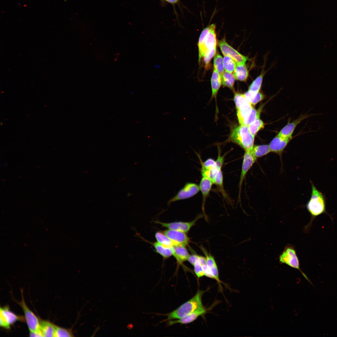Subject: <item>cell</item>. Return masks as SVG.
<instances>
[{
	"mask_svg": "<svg viewBox=\"0 0 337 337\" xmlns=\"http://www.w3.org/2000/svg\"><path fill=\"white\" fill-rule=\"evenodd\" d=\"M279 261L281 264H286L291 267L298 270L304 277L311 284H312L307 276L301 271L300 268L299 260L294 246L288 244L285 246L284 250L279 256Z\"/></svg>",
	"mask_w": 337,
	"mask_h": 337,
	"instance_id": "cell-4",
	"label": "cell"
},
{
	"mask_svg": "<svg viewBox=\"0 0 337 337\" xmlns=\"http://www.w3.org/2000/svg\"><path fill=\"white\" fill-rule=\"evenodd\" d=\"M310 198L306 205V207L311 216L309 223L305 227L306 232L309 231L313 220L318 216L323 213L330 216L326 209V198L325 195L319 191L312 182Z\"/></svg>",
	"mask_w": 337,
	"mask_h": 337,
	"instance_id": "cell-1",
	"label": "cell"
},
{
	"mask_svg": "<svg viewBox=\"0 0 337 337\" xmlns=\"http://www.w3.org/2000/svg\"><path fill=\"white\" fill-rule=\"evenodd\" d=\"M72 329H66L56 326L55 337H74Z\"/></svg>",
	"mask_w": 337,
	"mask_h": 337,
	"instance_id": "cell-34",
	"label": "cell"
},
{
	"mask_svg": "<svg viewBox=\"0 0 337 337\" xmlns=\"http://www.w3.org/2000/svg\"><path fill=\"white\" fill-rule=\"evenodd\" d=\"M251 151L256 159L265 155L271 152L269 145L267 144L254 145Z\"/></svg>",
	"mask_w": 337,
	"mask_h": 337,
	"instance_id": "cell-25",
	"label": "cell"
},
{
	"mask_svg": "<svg viewBox=\"0 0 337 337\" xmlns=\"http://www.w3.org/2000/svg\"><path fill=\"white\" fill-rule=\"evenodd\" d=\"M157 242L164 246L173 247L174 244L170 239L163 232H157L155 234Z\"/></svg>",
	"mask_w": 337,
	"mask_h": 337,
	"instance_id": "cell-30",
	"label": "cell"
},
{
	"mask_svg": "<svg viewBox=\"0 0 337 337\" xmlns=\"http://www.w3.org/2000/svg\"><path fill=\"white\" fill-rule=\"evenodd\" d=\"M263 107V105H261L257 110L253 107L250 113L240 123V125L248 126L255 120L259 119Z\"/></svg>",
	"mask_w": 337,
	"mask_h": 337,
	"instance_id": "cell-22",
	"label": "cell"
},
{
	"mask_svg": "<svg viewBox=\"0 0 337 337\" xmlns=\"http://www.w3.org/2000/svg\"><path fill=\"white\" fill-rule=\"evenodd\" d=\"M206 312L207 309L203 306L181 318L168 320V325L171 326L177 324H186L191 323L200 316L205 314Z\"/></svg>",
	"mask_w": 337,
	"mask_h": 337,
	"instance_id": "cell-14",
	"label": "cell"
},
{
	"mask_svg": "<svg viewBox=\"0 0 337 337\" xmlns=\"http://www.w3.org/2000/svg\"><path fill=\"white\" fill-rule=\"evenodd\" d=\"M24 320L9 310L7 307L0 308V325L6 329H9L10 325L18 320Z\"/></svg>",
	"mask_w": 337,
	"mask_h": 337,
	"instance_id": "cell-12",
	"label": "cell"
},
{
	"mask_svg": "<svg viewBox=\"0 0 337 337\" xmlns=\"http://www.w3.org/2000/svg\"><path fill=\"white\" fill-rule=\"evenodd\" d=\"M204 292L203 291L198 290L192 298L177 308L170 312L163 314L167 317L165 321L181 318L203 306L202 298Z\"/></svg>",
	"mask_w": 337,
	"mask_h": 337,
	"instance_id": "cell-2",
	"label": "cell"
},
{
	"mask_svg": "<svg viewBox=\"0 0 337 337\" xmlns=\"http://www.w3.org/2000/svg\"><path fill=\"white\" fill-rule=\"evenodd\" d=\"M202 250L205 255L206 264L213 279L219 282L218 268L214 258L207 252L202 247Z\"/></svg>",
	"mask_w": 337,
	"mask_h": 337,
	"instance_id": "cell-16",
	"label": "cell"
},
{
	"mask_svg": "<svg viewBox=\"0 0 337 337\" xmlns=\"http://www.w3.org/2000/svg\"><path fill=\"white\" fill-rule=\"evenodd\" d=\"M173 247V255L176 259L178 265H181L184 262L188 261L190 255L185 246L174 245Z\"/></svg>",
	"mask_w": 337,
	"mask_h": 337,
	"instance_id": "cell-18",
	"label": "cell"
},
{
	"mask_svg": "<svg viewBox=\"0 0 337 337\" xmlns=\"http://www.w3.org/2000/svg\"><path fill=\"white\" fill-rule=\"evenodd\" d=\"M213 66L214 69H216L220 75L224 72L223 59L218 53H217L214 56Z\"/></svg>",
	"mask_w": 337,
	"mask_h": 337,
	"instance_id": "cell-31",
	"label": "cell"
},
{
	"mask_svg": "<svg viewBox=\"0 0 337 337\" xmlns=\"http://www.w3.org/2000/svg\"><path fill=\"white\" fill-rule=\"evenodd\" d=\"M234 100L236 109L249 102L245 97L244 94L238 93H235Z\"/></svg>",
	"mask_w": 337,
	"mask_h": 337,
	"instance_id": "cell-37",
	"label": "cell"
},
{
	"mask_svg": "<svg viewBox=\"0 0 337 337\" xmlns=\"http://www.w3.org/2000/svg\"><path fill=\"white\" fill-rule=\"evenodd\" d=\"M201 217L198 216L193 220L189 222H178L170 223L162 222L159 221H154L156 223L159 224L162 227L168 229L180 231L185 233L188 232L195 224L196 221Z\"/></svg>",
	"mask_w": 337,
	"mask_h": 337,
	"instance_id": "cell-10",
	"label": "cell"
},
{
	"mask_svg": "<svg viewBox=\"0 0 337 337\" xmlns=\"http://www.w3.org/2000/svg\"><path fill=\"white\" fill-rule=\"evenodd\" d=\"M163 232L172 241L174 245L186 246L190 242V239L186 233L168 229Z\"/></svg>",
	"mask_w": 337,
	"mask_h": 337,
	"instance_id": "cell-11",
	"label": "cell"
},
{
	"mask_svg": "<svg viewBox=\"0 0 337 337\" xmlns=\"http://www.w3.org/2000/svg\"><path fill=\"white\" fill-rule=\"evenodd\" d=\"M243 94L247 100L252 105H255L263 100L265 97L264 95L260 91L255 92L248 90Z\"/></svg>",
	"mask_w": 337,
	"mask_h": 337,
	"instance_id": "cell-24",
	"label": "cell"
},
{
	"mask_svg": "<svg viewBox=\"0 0 337 337\" xmlns=\"http://www.w3.org/2000/svg\"><path fill=\"white\" fill-rule=\"evenodd\" d=\"M211 81L212 90L211 98H216L222 83L220 74L214 69L213 71Z\"/></svg>",
	"mask_w": 337,
	"mask_h": 337,
	"instance_id": "cell-19",
	"label": "cell"
},
{
	"mask_svg": "<svg viewBox=\"0 0 337 337\" xmlns=\"http://www.w3.org/2000/svg\"><path fill=\"white\" fill-rule=\"evenodd\" d=\"M234 75L236 79L246 81L249 76V71L245 64H237Z\"/></svg>",
	"mask_w": 337,
	"mask_h": 337,
	"instance_id": "cell-21",
	"label": "cell"
},
{
	"mask_svg": "<svg viewBox=\"0 0 337 337\" xmlns=\"http://www.w3.org/2000/svg\"><path fill=\"white\" fill-rule=\"evenodd\" d=\"M209 30L205 37L201 48L199 50V61L200 62L207 51L216 47L217 41L216 33V26L212 24L208 26Z\"/></svg>",
	"mask_w": 337,
	"mask_h": 337,
	"instance_id": "cell-7",
	"label": "cell"
},
{
	"mask_svg": "<svg viewBox=\"0 0 337 337\" xmlns=\"http://www.w3.org/2000/svg\"><path fill=\"white\" fill-rule=\"evenodd\" d=\"M323 114L322 113L307 114L306 113L304 115H302L292 122L288 123L280 130L277 135L284 138L291 139L292 135L295 128L302 120L310 116Z\"/></svg>",
	"mask_w": 337,
	"mask_h": 337,
	"instance_id": "cell-13",
	"label": "cell"
},
{
	"mask_svg": "<svg viewBox=\"0 0 337 337\" xmlns=\"http://www.w3.org/2000/svg\"><path fill=\"white\" fill-rule=\"evenodd\" d=\"M213 182L207 177L202 176L199 186L202 196V208H204L206 200L212 188Z\"/></svg>",
	"mask_w": 337,
	"mask_h": 337,
	"instance_id": "cell-17",
	"label": "cell"
},
{
	"mask_svg": "<svg viewBox=\"0 0 337 337\" xmlns=\"http://www.w3.org/2000/svg\"><path fill=\"white\" fill-rule=\"evenodd\" d=\"M251 151H245L241 171L239 183V192L238 198H240L241 188L243 181L248 171L256 160Z\"/></svg>",
	"mask_w": 337,
	"mask_h": 337,
	"instance_id": "cell-9",
	"label": "cell"
},
{
	"mask_svg": "<svg viewBox=\"0 0 337 337\" xmlns=\"http://www.w3.org/2000/svg\"><path fill=\"white\" fill-rule=\"evenodd\" d=\"M291 139L284 138L277 135L269 145L271 151L281 156L283 150Z\"/></svg>",
	"mask_w": 337,
	"mask_h": 337,
	"instance_id": "cell-15",
	"label": "cell"
},
{
	"mask_svg": "<svg viewBox=\"0 0 337 337\" xmlns=\"http://www.w3.org/2000/svg\"><path fill=\"white\" fill-rule=\"evenodd\" d=\"M167 2L171 4H175L177 3L179 0H164Z\"/></svg>",
	"mask_w": 337,
	"mask_h": 337,
	"instance_id": "cell-40",
	"label": "cell"
},
{
	"mask_svg": "<svg viewBox=\"0 0 337 337\" xmlns=\"http://www.w3.org/2000/svg\"><path fill=\"white\" fill-rule=\"evenodd\" d=\"M40 323L43 337H55L56 325L46 320H41Z\"/></svg>",
	"mask_w": 337,
	"mask_h": 337,
	"instance_id": "cell-20",
	"label": "cell"
},
{
	"mask_svg": "<svg viewBox=\"0 0 337 337\" xmlns=\"http://www.w3.org/2000/svg\"><path fill=\"white\" fill-rule=\"evenodd\" d=\"M216 51V47L211 50L208 51L205 54L204 57V61L205 68L208 69L210 66V63L212 58L214 56Z\"/></svg>",
	"mask_w": 337,
	"mask_h": 337,
	"instance_id": "cell-38",
	"label": "cell"
},
{
	"mask_svg": "<svg viewBox=\"0 0 337 337\" xmlns=\"http://www.w3.org/2000/svg\"><path fill=\"white\" fill-rule=\"evenodd\" d=\"M218 44L223 54L231 57L237 64H245L248 59L247 57L241 54L229 45L225 38L219 41Z\"/></svg>",
	"mask_w": 337,
	"mask_h": 337,
	"instance_id": "cell-8",
	"label": "cell"
},
{
	"mask_svg": "<svg viewBox=\"0 0 337 337\" xmlns=\"http://www.w3.org/2000/svg\"><path fill=\"white\" fill-rule=\"evenodd\" d=\"M253 107L249 102L240 106L237 110V116L240 123L251 112Z\"/></svg>",
	"mask_w": 337,
	"mask_h": 337,
	"instance_id": "cell-26",
	"label": "cell"
},
{
	"mask_svg": "<svg viewBox=\"0 0 337 337\" xmlns=\"http://www.w3.org/2000/svg\"><path fill=\"white\" fill-rule=\"evenodd\" d=\"M200 191L199 185L191 182L186 183L173 197L168 202L169 205L173 202L190 198L197 194Z\"/></svg>",
	"mask_w": 337,
	"mask_h": 337,
	"instance_id": "cell-6",
	"label": "cell"
},
{
	"mask_svg": "<svg viewBox=\"0 0 337 337\" xmlns=\"http://www.w3.org/2000/svg\"><path fill=\"white\" fill-rule=\"evenodd\" d=\"M21 292L22 300L20 302H18L17 303L23 310L25 320L30 332L42 333L40 328V321L27 305L24 300L22 290L21 291Z\"/></svg>",
	"mask_w": 337,
	"mask_h": 337,
	"instance_id": "cell-5",
	"label": "cell"
},
{
	"mask_svg": "<svg viewBox=\"0 0 337 337\" xmlns=\"http://www.w3.org/2000/svg\"><path fill=\"white\" fill-rule=\"evenodd\" d=\"M201 173L217 168L216 162L213 159L209 158L202 163Z\"/></svg>",
	"mask_w": 337,
	"mask_h": 337,
	"instance_id": "cell-35",
	"label": "cell"
},
{
	"mask_svg": "<svg viewBox=\"0 0 337 337\" xmlns=\"http://www.w3.org/2000/svg\"><path fill=\"white\" fill-rule=\"evenodd\" d=\"M264 126L263 122L258 119L255 120L248 126L250 132L255 136L259 130L264 127Z\"/></svg>",
	"mask_w": 337,
	"mask_h": 337,
	"instance_id": "cell-32",
	"label": "cell"
},
{
	"mask_svg": "<svg viewBox=\"0 0 337 337\" xmlns=\"http://www.w3.org/2000/svg\"><path fill=\"white\" fill-rule=\"evenodd\" d=\"M254 137L250 132L248 126L241 125L232 130L230 139L245 151H251L254 146Z\"/></svg>",
	"mask_w": 337,
	"mask_h": 337,
	"instance_id": "cell-3",
	"label": "cell"
},
{
	"mask_svg": "<svg viewBox=\"0 0 337 337\" xmlns=\"http://www.w3.org/2000/svg\"><path fill=\"white\" fill-rule=\"evenodd\" d=\"M214 184H215L218 188L224 198L227 199V196L223 188V176L222 170H220L218 173L215 177Z\"/></svg>",
	"mask_w": 337,
	"mask_h": 337,
	"instance_id": "cell-33",
	"label": "cell"
},
{
	"mask_svg": "<svg viewBox=\"0 0 337 337\" xmlns=\"http://www.w3.org/2000/svg\"><path fill=\"white\" fill-rule=\"evenodd\" d=\"M266 72L262 70L259 75L250 85L248 90L255 92H258L261 88L263 77Z\"/></svg>",
	"mask_w": 337,
	"mask_h": 337,
	"instance_id": "cell-28",
	"label": "cell"
},
{
	"mask_svg": "<svg viewBox=\"0 0 337 337\" xmlns=\"http://www.w3.org/2000/svg\"><path fill=\"white\" fill-rule=\"evenodd\" d=\"M153 245L155 250L164 258H167L173 255V247L164 246L158 242L153 243Z\"/></svg>",
	"mask_w": 337,
	"mask_h": 337,
	"instance_id": "cell-23",
	"label": "cell"
},
{
	"mask_svg": "<svg viewBox=\"0 0 337 337\" xmlns=\"http://www.w3.org/2000/svg\"><path fill=\"white\" fill-rule=\"evenodd\" d=\"M223 63L226 71L230 73L234 72L237 63L230 57L225 56L223 58Z\"/></svg>",
	"mask_w": 337,
	"mask_h": 337,
	"instance_id": "cell-29",
	"label": "cell"
},
{
	"mask_svg": "<svg viewBox=\"0 0 337 337\" xmlns=\"http://www.w3.org/2000/svg\"><path fill=\"white\" fill-rule=\"evenodd\" d=\"M218 155L217 159L216 160L217 168L220 170H221L224 161V157L221 156L220 149H218Z\"/></svg>",
	"mask_w": 337,
	"mask_h": 337,
	"instance_id": "cell-39",
	"label": "cell"
},
{
	"mask_svg": "<svg viewBox=\"0 0 337 337\" xmlns=\"http://www.w3.org/2000/svg\"><path fill=\"white\" fill-rule=\"evenodd\" d=\"M197 255V258L193 265L194 266V272L198 278H201L205 276L203 265L200 262Z\"/></svg>",
	"mask_w": 337,
	"mask_h": 337,
	"instance_id": "cell-36",
	"label": "cell"
},
{
	"mask_svg": "<svg viewBox=\"0 0 337 337\" xmlns=\"http://www.w3.org/2000/svg\"><path fill=\"white\" fill-rule=\"evenodd\" d=\"M220 76L222 85L233 89L235 79L234 74L225 71Z\"/></svg>",
	"mask_w": 337,
	"mask_h": 337,
	"instance_id": "cell-27",
	"label": "cell"
}]
</instances>
